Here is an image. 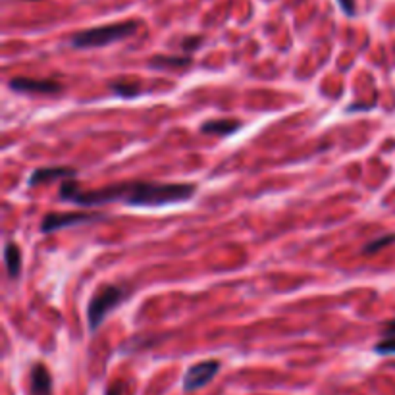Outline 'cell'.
Returning <instances> with one entry per match:
<instances>
[{"label": "cell", "mask_w": 395, "mask_h": 395, "mask_svg": "<svg viewBox=\"0 0 395 395\" xmlns=\"http://www.w3.org/2000/svg\"><path fill=\"white\" fill-rule=\"evenodd\" d=\"M137 29V22H118V24L91 27L85 31L75 33L72 37V45L75 49H98V47H106V45L128 39Z\"/></svg>", "instance_id": "cell-2"}, {"label": "cell", "mask_w": 395, "mask_h": 395, "mask_svg": "<svg viewBox=\"0 0 395 395\" xmlns=\"http://www.w3.org/2000/svg\"><path fill=\"white\" fill-rule=\"evenodd\" d=\"M191 64V57H154L151 60L153 68L158 70H170V68H186Z\"/></svg>", "instance_id": "cell-11"}, {"label": "cell", "mask_w": 395, "mask_h": 395, "mask_svg": "<svg viewBox=\"0 0 395 395\" xmlns=\"http://www.w3.org/2000/svg\"><path fill=\"white\" fill-rule=\"evenodd\" d=\"M4 262H6V270H8L10 278H17V276L22 274V249H20L17 243H6V247H4Z\"/></svg>", "instance_id": "cell-10"}, {"label": "cell", "mask_w": 395, "mask_h": 395, "mask_svg": "<svg viewBox=\"0 0 395 395\" xmlns=\"http://www.w3.org/2000/svg\"><path fill=\"white\" fill-rule=\"evenodd\" d=\"M218 371H220V361H216V359L201 361V363L189 366V371L184 376V389L186 392H195L199 387H204L212 382Z\"/></svg>", "instance_id": "cell-5"}, {"label": "cell", "mask_w": 395, "mask_h": 395, "mask_svg": "<svg viewBox=\"0 0 395 395\" xmlns=\"http://www.w3.org/2000/svg\"><path fill=\"white\" fill-rule=\"evenodd\" d=\"M395 241V235H382V237H378V239H374V241H371V243H366L364 245V253L366 255H374V253H378V251H382L384 247H387L389 243H394Z\"/></svg>", "instance_id": "cell-13"}, {"label": "cell", "mask_w": 395, "mask_h": 395, "mask_svg": "<svg viewBox=\"0 0 395 395\" xmlns=\"http://www.w3.org/2000/svg\"><path fill=\"white\" fill-rule=\"evenodd\" d=\"M128 297V288L121 283H106L91 297L87 306V322L89 330L95 331L105 322V318L112 313L116 306L120 305L124 299Z\"/></svg>", "instance_id": "cell-3"}, {"label": "cell", "mask_w": 395, "mask_h": 395, "mask_svg": "<svg viewBox=\"0 0 395 395\" xmlns=\"http://www.w3.org/2000/svg\"><path fill=\"white\" fill-rule=\"evenodd\" d=\"M201 43L202 37H187V39H184V43H181V47H184V50H187V52H193Z\"/></svg>", "instance_id": "cell-15"}, {"label": "cell", "mask_w": 395, "mask_h": 395, "mask_svg": "<svg viewBox=\"0 0 395 395\" xmlns=\"http://www.w3.org/2000/svg\"><path fill=\"white\" fill-rule=\"evenodd\" d=\"M384 339H395V320H389L384 328Z\"/></svg>", "instance_id": "cell-17"}, {"label": "cell", "mask_w": 395, "mask_h": 395, "mask_svg": "<svg viewBox=\"0 0 395 395\" xmlns=\"http://www.w3.org/2000/svg\"><path fill=\"white\" fill-rule=\"evenodd\" d=\"M105 395H124V386H121V382L112 384V386L106 389Z\"/></svg>", "instance_id": "cell-18"}, {"label": "cell", "mask_w": 395, "mask_h": 395, "mask_svg": "<svg viewBox=\"0 0 395 395\" xmlns=\"http://www.w3.org/2000/svg\"><path fill=\"white\" fill-rule=\"evenodd\" d=\"M52 392V376L45 364H33L31 368V395H50Z\"/></svg>", "instance_id": "cell-8"}, {"label": "cell", "mask_w": 395, "mask_h": 395, "mask_svg": "<svg viewBox=\"0 0 395 395\" xmlns=\"http://www.w3.org/2000/svg\"><path fill=\"white\" fill-rule=\"evenodd\" d=\"M239 129H241V121L228 120V118H224V120H209L201 126L202 133L218 135V137H228V135H232V133L239 131Z\"/></svg>", "instance_id": "cell-9"}, {"label": "cell", "mask_w": 395, "mask_h": 395, "mask_svg": "<svg viewBox=\"0 0 395 395\" xmlns=\"http://www.w3.org/2000/svg\"><path fill=\"white\" fill-rule=\"evenodd\" d=\"M8 87L17 93H40V95H57L62 91V85L49 80H29V77H16L10 80Z\"/></svg>", "instance_id": "cell-6"}, {"label": "cell", "mask_w": 395, "mask_h": 395, "mask_svg": "<svg viewBox=\"0 0 395 395\" xmlns=\"http://www.w3.org/2000/svg\"><path fill=\"white\" fill-rule=\"evenodd\" d=\"M338 2L347 16H355V0H338Z\"/></svg>", "instance_id": "cell-16"}, {"label": "cell", "mask_w": 395, "mask_h": 395, "mask_svg": "<svg viewBox=\"0 0 395 395\" xmlns=\"http://www.w3.org/2000/svg\"><path fill=\"white\" fill-rule=\"evenodd\" d=\"M110 91L118 97L133 98L141 93V85L135 81H114V83H110Z\"/></svg>", "instance_id": "cell-12"}, {"label": "cell", "mask_w": 395, "mask_h": 395, "mask_svg": "<svg viewBox=\"0 0 395 395\" xmlns=\"http://www.w3.org/2000/svg\"><path fill=\"white\" fill-rule=\"evenodd\" d=\"M116 201H124L128 207H168L189 201L197 187L193 184H153V181H133L118 184Z\"/></svg>", "instance_id": "cell-1"}, {"label": "cell", "mask_w": 395, "mask_h": 395, "mask_svg": "<svg viewBox=\"0 0 395 395\" xmlns=\"http://www.w3.org/2000/svg\"><path fill=\"white\" fill-rule=\"evenodd\" d=\"M105 214L100 212H62V214H47L40 222V232L43 234H50V232H57L62 228L77 226V224H87V222H97L103 220Z\"/></svg>", "instance_id": "cell-4"}, {"label": "cell", "mask_w": 395, "mask_h": 395, "mask_svg": "<svg viewBox=\"0 0 395 395\" xmlns=\"http://www.w3.org/2000/svg\"><path fill=\"white\" fill-rule=\"evenodd\" d=\"M77 176V170L70 166H49V168H37L29 176V186H39V184H49L54 179H73Z\"/></svg>", "instance_id": "cell-7"}, {"label": "cell", "mask_w": 395, "mask_h": 395, "mask_svg": "<svg viewBox=\"0 0 395 395\" xmlns=\"http://www.w3.org/2000/svg\"><path fill=\"white\" fill-rule=\"evenodd\" d=\"M374 351L378 355H395V339H382L374 345Z\"/></svg>", "instance_id": "cell-14"}]
</instances>
